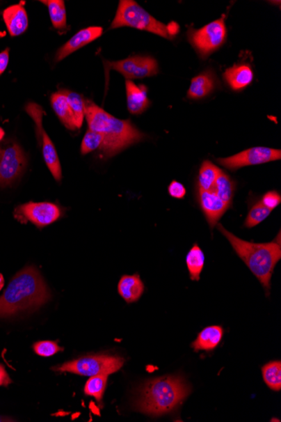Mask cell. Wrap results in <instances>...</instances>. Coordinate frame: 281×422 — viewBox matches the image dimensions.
I'll return each instance as SVG.
<instances>
[{"label":"cell","mask_w":281,"mask_h":422,"mask_svg":"<svg viewBox=\"0 0 281 422\" xmlns=\"http://www.w3.org/2000/svg\"><path fill=\"white\" fill-rule=\"evenodd\" d=\"M45 281L34 267L19 272L0 296V318L41 307L50 299Z\"/></svg>","instance_id":"6da1fadb"},{"label":"cell","mask_w":281,"mask_h":422,"mask_svg":"<svg viewBox=\"0 0 281 422\" xmlns=\"http://www.w3.org/2000/svg\"><path fill=\"white\" fill-rule=\"evenodd\" d=\"M86 118L89 130L103 136L99 150L106 158H111L145 139V135L130 120L116 118L90 100H86Z\"/></svg>","instance_id":"7a4b0ae2"},{"label":"cell","mask_w":281,"mask_h":422,"mask_svg":"<svg viewBox=\"0 0 281 422\" xmlns=\"http://www.w3.org/2000/svg\"><path fill=\"white\" fill-rule=\"evenodd\" d=\"M190 393V387L182 377H156L145 382L138 389L134 407L147 415H166L178 408Z\"/></svg>","instance_id":"3957f363"},{"label":"cell","mask_w":281,"mask_h":422,"mask_svg":"<svg viewBox=\"0 0 281 422\" xmlns=\"http://www.w3.org/2000/svg\"><path fill=\"white\" fill-rule=\"evenodd\" d=\"M216 225L218 230L230 241L236 255L260 281L268 296L273 272L276 264L281 259L280 233L272 242L252 243L241 240L227 231L222 224Z\"/></svg>","instance_id":"277c9868"},{"label":"cell","mask_w":281,"mask_h":422,"mask_svg":"<svg viewBox=\"0 0 281 422\" xmlns=\"http://www.w3.org/2000/svg\"><path fill=\"white\" fill-rule=\"evenodd\" d=\"M128 26L140 31L151 32L168 40H172L178 33L177 24L172 22L170 25L159 22L154 16L140 7L132 0L120 1L118 11L112 22L110 29Z\"/></svg>","instance_id":"5b68a950"},{"label":"cell","mask_w":281,"mask_h":422,"mask_svg":"<svg viewBox=\"0 0 281 422\" xmlns=\"http://www.w3.org/2000/svg\"><path fill=\"white\" fill-rule=\"evenodd\" d=\"M124 359L116 355H91L67 361L52 370L59 373H70L81 376H95L106 373L111 375L120 370L124 364Z\"/></svg>","instance_id":"8992f818"},{"label":"cell","mask_w":281,"mask_h":422,"mask_svg":"<svg viewBox=\"0 0 281 422\" xmlns=\"http://www.w3.org/2000/svg\"><path fill=\"white\" fill-rule=\"evenodd\" d=\"M227 31L223 18L207 24L199 30L188 32V41L202 58L223 46L227 38Z\"/></svg>","instance_id":"52a82bcc"},{"label":"cell","mask_w":281,"mask_h":422,"mask_svg":"<svg viewBox=\"0 0 281 422\" xmlns=\"http://www.w3.org/2000/svg\"><path fill=\"white\" fill-rule=\"evenodd\" d=\"M26 111L34 120L35 132H37L40 146L42 147L43 158L47 166L49 169L54 179L60 182L62 180L61 163H60L54 143L51 142L49 136L43 128L42 120L45 114H44L42 107L37 103L31 102L26 104Z\"/></svg>","instance_id":"ba28073f"},{"label":"cell","mask_w":281,"mask_h":422,"mask_svg":"<svg viewBox=\"0 0 281 422\" xmlns=\"http://www.w3.org/2000/svg\"><path fill=\"white\" fill-rule=\"evenodd\" d=\"M25 153L15 142L0 143V187H8L26 170Z\"/></svg>","instance_id":"9c48e42d"},{"label":"cell","mask_w":281,"mask_h":422,"mask_svg":"<svg viewBox=\"0 0 281 422\" xmlns=\"http://www.w3.org/2000/svg\"><path fill=\"white\" fill-rule=\"evenodd\" d=\"M61 216V209L51 203H28L21 205L15 211V219L19 222H31L39 228L54 224Z\"/></svg>","instance_id":"30bf717a"},{"label":"cell","mask_w":281,"mask_h":422,"mask_svg":"<svg viewBox=\"0 0 281 422\" xmlns=\"http://www.w3.org/2000/svg\"><path fill=\"white\" fill-rule=\"evenodd\" d=\"M281 159V151L266 147H255L239 153L227 158L216 159L220 166L230 171H236L245 166H258V164L275 162Z\"/></svg>","instance_id":"8fae6325"},{"label":"cell","mask_w":281,"mask_h":422,"mask_svg":"<svg viewBox=\"0 0 281 422\" xmlns=\"http://www.w3.org/2000/svg\"><path fill=\"white\" fill-rule=\"evenodd\" d=\"M106 63L110 68L119 72L128 80L151 77L159 73L158 63L152 57L136 56Z\"/></svg>","instance_id":"7c38bea8"},{"label":"cell","mask_w":281,"mask_h":422,"mask_svg":"<svg viewBox=\"0 0 281 422\" xmlns=\"http://www.w3.org/2000/svg\"><path fill=\"white\" fill-rule=\"evenodd\" d=\"M198 201L211 230L216 227L227 209L231 208L220 199L214 191H202L198 189Z\"/></svg>","instance_id":"4fadbf2b"},{"label":"cell","mask_w":281,"mask_h":422,"mask_svg":"<svg viewBox=\"0 0 281 422\" xmlns=\"http://www.w3.org/2000/svg\"><path fill=\"white\" fill-rule=\"evenodd\" d=\"M102 34L103 28L99 26H90L79 31L59 48L55 56V63L62 61L73 52L102 37Z\"/></svg>","instance_id":"5bb4252c"},{"label":"cell","mask_w":281,"mask_h":422,"mask_svg":"<svg viewBox=\"0 0 281 422\" xmlns=\"http://www.w3.org/2000/svg\"><path fill=\"white\" fill-rule=\"evenodd\" d=\"M3 18L11 37L22 35L29 26L26 11L22 5L8 7L3 12Z\"/></svg>","instance_id":"9a60e30c"},{"label":"cell","mask_w":281,"mask_h":422,"mask_svg":"<svg viewBox=\"0 0 281 422\" xmlns=\"http://www.w3.org/2000/svg\"><path fill=\"white\" fill-rule=\"evenodd\" d=\"M126 90L128 111L134 115L143 114L150 106L147 88L143 86H136L131 80L127 79Z\"/></svg>","instance_id":"2e32d148"},{"label":"cell","mask_w":281,"mask_h":422,"mask_svg":"<svg viewBox=\"0 0 281 422\" xmlns=\"http://www.w3.org/2000/svg\"><path fill=\"white\" fill-rule=\"evenodd\" d=\"M223 77L232 90L239 91L250 86L254 79V72L248 64H236L225 71Z\"/></svg>","instance_id":"e0dca14e"},{"label":"cell","mask_w":281,"mask_h":422,"mask_svg":"<svg viewBox=\"0 0 281 422\" xmlns=\"http://www.w3.org/2000/svg\"><path fill=\"white\" fill-rule=\"evenodd\" d=\"M224 335L223 329L220 325H211L202 329L198 334L191 347L194 351L211 352L218 347Z\"/></svg>","instance_id":"ac0fdd59"},{"label":"cell","mask_w":281,"mask_h":422,"mask_svg":"<svg viewBox=\"0 0 281 422\" xmlns=\"http://www.w3.org/2000/svg\"><path fill=\"white\" fill-rule=\"evenodd\" d=\"M144 284L138 274L122 276L118 283V292L127 304L135 303L144 292Z\"/></svg>","instance_id":"d6986e66"},{"label":"cell","mask_w":281,"mask_h":422,"mask_svg":"<svg viewBox=\"0 0 281 422\" xmlns=\"http://www.w3.org/2000/svg\"><path fill=\"white\" fill-rule=\"evenodd\" d=\"M51 104L52 109L57 114L64 126L71 131L77 130L74 123V116L72 112L70 104H68L67 96L63 90L52 94L51 96Z\"/></svg>","instance_id":"ffe728a7"},{"label":"cell","mask_w":281,"mask_h":422,"mask_svg":"<svg viewBox=\"0 0 281 422\" xmlns=\"http://www.w3.org/2000/svg\"><path fill=\"white\" fill-rule=\"evenodd\" d=\"M215 88L216 79L214 73L211 71L204 72L192 79L188 91V97L195 100L202 99L210 95Z\"/></svg>","instance_id":"44dd1931"},{"label":"cell","mask_w":281,"mask_h":422,"mask_svg":"<svg viewBox=\"0 0 281 422\" xmlns=\"http://www.w3.org/2000/svg\"><path fill=\"white\" fill-rule=\"evenodd\" d=\"M41 3L47 6L49 11L52 26L59 31H66L67 14L63 0H42Z\"/></svg>","instance_id":"7402d4cb"},{"label":"cell","mask_w":281,"mask_h":422,"mask_svg":"<svg viewBox=\"0 0 281 422\" xmlns=\"http://www.w3.org/2000/svg\"><path fill=\"white\" fill-rule=\"evenodd\" d=\"M212 191L223 202L232 206L235 192V183L227 173L220 170Z\"/></svg>","instance_id":"603a6c76"},{"label":"cell","mask_w":281,"mask_h":422,"mask_svg":"<svg viewBox=\"0 0 281 422\" xmlns=\"http://www.w3.org/2000/svg\"><path fill=\"white\" fill-rule=\"evenodd\" d=\"M204 255L198 244L193 245L186 256V266L192 281H199L204 269Z\"/></svg>","instance_id":"cb8c5ba5"},{"label":"cell","mask_w":281,"mask_h":422,"mask_svg":"<svg viewBox=\"0 0 281 422\" xmlns=\"http://www.w3.org/2000/svg\"><path fill=\"white\" fill-rule=\"evenodd\" d=\"M220 169L210 160H204L200 166L198 176V189L202 191H212L218 178Z\"/></svg>","instance_id":"d4e9b609"},{"label":"cell","mask_w":281,"mask_h":422,"mask_svg":"<svg viewBox=\"0 0 281 422\" xmlns=\"http://www.w3.org/2000/svg\"><path fill=\"white\" fill-rule=\"evenodd\" d=\"M108 377H109V375H106V373L91 376L90 379L86 382V386H84V393L88 396L94 397L99 405H102Z\"/></svg>","instance_id":"484cf974"},{"label":"cell","mask_w":281,"mask_h":422,"mask_svg":"<svg viewBox=\"0 0 281 422\" xmlns=\"http://www.w3.org/2000/svg\"><path fill=\"white\" fill-rule=\"evenodd\" d=\"M63 93L67 96L68 104H70L72 112L74 116L75 126L77 130L81 128L83 119L86 118V100L83 96L75 92L63 90Z\"/></svg>","instance_id":"4316f807"},{"label":"cell","mask_w":281,"mask_h":422,"mask_svg":"<svg viewBox=\"0 0 281 422\" xmlns=\"http://www.w3.org/2000/svg\"><path fill=\"white\" fill-rule=\"evenodd\" d=\"M264 383L274 391L281 389V361H272L262 368Z\"/></svg>","instance_id":"83f0119b"},{"label":"cell","mask_w":281,"mask_h":422,"mask_svg":"<svg viewBox=\"0 0 281 422\" xmlns=\"http://www.w3.org/2000/svg\"><path fill=\"white\" fill-rule=\"evenodd\" d=\"M271 210L264 207L261 202L257 203L248 212L244 226L248 228H254L266 220L271 214Z\"/></svg>","instance_id":"f1b7e54d"},{"label":"cell","mask_w":281,"mask_h":422,"mask_svg":"<svg viewBox=\"0 0 281 422\" xmlns=\"http://www.w3.org/2000/svg\"><path fill=\"white\" fill-rule=\"evenodd\" d=\"M102 143L103 136L102 134L90 130H88L82 141V155L90 154V153L98 150V148L100 150Z\"/></svg>","instance_id":"f546056e"},{"label":"cell","mask_w":281,"mask_h":422,"mask_svg":"<svg viewBox=\"0 0 281 422\" xmlns=\"http://www.w3.org/2000/svg\"><path fill=\"white\" fill-rule=\"evenodd\" d=\"M33 350L35 354L44 357H49L63 351V348L58 345V341H38L33 345Z\"/></svg>","instance_id":"4dcf8cb0"},{"label":"cell","mask_w":281,"mask_h":422,"mask_svg":"<svg viewBox=\"0 0 281 422\" xmlns=\"http://www.w3.org/2000/svg\"><path fill=\"white\" fill-rule=\"evenodd\" d=\"M281 202V196L279 192L275 191L268 192L264 195L261 203L264 207L270 209V210H274V209L279 206Z\"/></svg>","instance_id":"1f68e13d"},{"label":"cell","mask_w":281,"mask_h":422,"mask_svg":"<svg viewBox=\"0 0 281 422\" xmlns=\"http://www.w3.org/2000/svg\"><path fill=\"white\" fill-rule=\"evenodd\" d=\"M168 191L172 198L176 199H183L186 195V187L177 180H172L168 187Z\"/></svg>","instance_id":"d6a6232c"},{"label":"cell","mask_w":281,"mask_h":422,"mask_svg":"<svg viewBox=\"0 0 281 422\" xmlns=\"http://www.w3.org/2000/svg\"><path fill=\"white\" fill-rule=\"evenodd\" d=\"M13 381L10 379L9 373H7L5 366L0 364V386L8 387Z\"/></svg>","instance_id":"836d02e7"},{"label":"cell","mask_w":281,"mask_h":422,"mask_svg":"<svg viewBox=\"0 0 281 422\" xmlns=\"http://www.w3.org/2000/svg\"><path fill=\"white\" fill-rule=\"evenodd\" d=\"M9 59L10 49L9 48H6L5 51L0 54V75H1L3 72L6 71L8 63H9Z\"/></svg>","instance_id":"e575fe53"},{"label":"cell","mask_w":281,"mask_h":422,"mask_svg":"<svg viewBox=\"0 0 281 422\" xmlns=\"http://www.w3.org/2000/svg\"><path fill=\"white\" fill-rule=\"evenodd\" d=\"M3 285H5V279H3V275L0 273V291L2 290Z\"/></svg>","instance_id":"d590c367"},{"label":"cell","mask_w":281,"mask_h":422,"mask_svg":"<svg viewBox=\"0 0 281 422\" xmlns=\"http://www.w3.org/2000/svg\"><path fill=\"white\" fill-rule=\"evenodd\" d=\"M3 136H5V131H3L1 127H0V141H2Z\"/></svg>","instance_id":"8d00e7d4"}]
</instances>
